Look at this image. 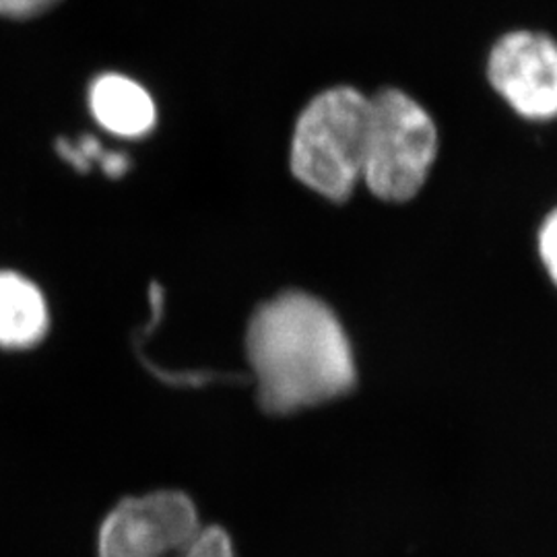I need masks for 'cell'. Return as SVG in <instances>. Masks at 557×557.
I'll return each instance as SVG.
<instances>
[{
	"instance_id": "cell-1",
	"label": "cell",
	"mask_w": 557,
	"mask_h": 557,
	"mask_svg": "<svg viewBox=\"0 0 557 557\" xmlns=\"http://www.w3.org/2000/svg\"><path fill=\"white\" fill-rule=\"evenodd\" d=\"M246 354L260 407L273 416L343 397L358 379L341 320L306 292H283L260 306L248 324Z\"/></svg>"
},
{
	"instance_id": "cell-5",
	"label": "cell",
	"mask_w": 557,
	"mask_h": 557,
	"mask_svg": "<svg viewBox=\"0 0 557 557\" xmlns=\"http://www.w3.org/2000/svg\"><path fill=\"white\" fill-rule=\"evenodd\" d=\"M487 79L520 119H557V41L529 29L508 32L487 57Z\"/></svg>"
},
{
	"instance_id": "cell-2",
	"label": "cell",
	"mask_w": 557,
	"mask_h": 557,
	"mask_svg": "<svg viewBox=\"0 0 557 557\" xmlns=\"http://www.w3.org/2000/svg\"><path fill=\"white\" fill-rule=\"evenodd\" d=\"M370 98L338 85L319 94L299 114L292 139V172L320 197L345 202L361 182Z\"/></svg>"
},
{
	"instance_id": "cell-9",
	"label": "cell",
	"mask_w": 557,
	"mask_h": 557,
	"mask_svg": "<svg viewBox=\"0 0 557 557\" xmlns=\"http://www.w3.org/2000/svg\"><path fill=\"white\" fill-rule=\"evenodd\" d=\"M537 248L541 262L557 287V207L539 227Z\"/></svg>"
},
{
	"instance_id": "cell-8",
	"label": "cell",
	"mask_w": 557,
	"mask_h": 557,
	"mask_svg": "<svg viewBox=\"0 0 557 557\" xmlns=\"http://www.w3.org/2000/svg\"><path fill=\"white\" fill-rule=\"evenodd\" d=\"M60 156L71 161L75 168L87 170L94 161H100L101 168L110 176H120L126 170V158L119 153H101L100 143L96 139H83L79 143H60Z\"/></svg>"
},
{
	"instance_id": "cell-6",
	"label": "cell",
	"mask_w": 557,
	"mask_h": 557,
	"mask_svg": "<svg viewBox=\"0 0 557 557\" xmlns=\"http://www.w3.org/2000/svg\"><path fill=\"white\" fill-rule=\"evenodd\" d=\"M91 114L119 137L137 139L156 126V103L137 81L122 75H101L89 91Z\"/></svg>"
},
{
	"instance_id": "cell-10",
	"label": "cell",
	"mask_w": 557,
	"mask_h": 557,
	"mask_svg": "<svg viewBox=\"0 0 557 557\" xmlns=\"http://www.w3.org/2000/svg\"><path fill=\"white\" fill-rule=\"evenodd\" d=\"M59 0H0V15L2 17H34L54 7Z\"/></svg>"
},
{
	"instance_id": "cell-7",
	"label": "cell",
	"mask_w": 557,
	"mask_h": 557,
	"mask_svg": "<svg viewBox=\"0 0 557 557\" xmlns=\"http://www.w3.org/2000/svg\"><path fill=\"white\" fill-rule=\"evenodd\" d=\"M46 331L48 306L40 289L29 278L0 271V347H34Z\"/></svg>"
},
{
	"instance_id": "cell-4",
	"label": "cell",
	"mask_w": 557,
	"mask_h": 557,
	"mask_svg": "<svg viewBox=\"0 0 557 557\" xmlns=\"http://www.w3.org/2000/svg\"><path fill=\"white\" fill-rule=\"evenodd\" d=\"M100 557H234L221 527L200 522L193 499L156 492L122 499L103 520Z\"/></svg>"
},
{
	"instance_id": "cell-3",
	"label": "cell",
	"mask_w": 557,
	"mask_h": 557,
	"mask_svg": "<svg viewBox=\"0 0 557 557\" xmlns=\"http://www.w3.org/2000/svg\"><path fill=\"white\" fill-rule=\"evenodd\" d=\"M438 156V128L409 94L386 87L370 98L361 182L384 202H407L423 188Z\"/></svg>"
}]
</instances>
